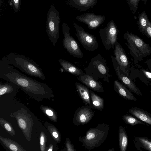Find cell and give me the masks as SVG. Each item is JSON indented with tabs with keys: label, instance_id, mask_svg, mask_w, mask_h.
I'll list each match as a JSON object with an SVG mask.
<instances>
[{
	"label": "cell",
	"instance_id": "cell-1",
	"mask_svg": "<svg viewBox=\"0 0 151 151\" xmlns=\"http://www.w3.org/2000/svg\"><path fill=\"white\" fill-rule=\"evenodd\" d=\"M0 78L15 84L37 101H41L54 97L52 89L47 84L27 76L10 65L1 61Z\"/></svg>",
	"mask_w": 151,
	"mask_h": 151
},
{
	"label": "cell",
	"instance_id": "cell-2",
	"mask_svg": "<svg viewBox=\"0 0 151 151\" xmlns=\"http://www.w3.org/2000/svg\"><path fill=\"white\" fill-rule=\"evenodd\" d=\"M0 61L12 65L30 76L43 80L46 79L38 64L24 55L12 52L3 57Z\"/></svg>",
	"mask_w": 151,
	"mask_h": 151
},
{
	"label": "cell",
	"instance_id": "cell-3",
	"mask_svg": "<svg viewBox=\"0 0 151 151\" xmlns=\"http://www.w3.org/2000/svg\"><path fill=\"white\" fill-rule=\"evenodd\" d=\"M109 126L104 123L90 128L86 135L78 138L85 149L88 150L100 146L105 140L109 130Z\"/></svg>",
	"mask_w": 151,
	"mask_h": 151
},
{
	"label": "cell",
	"instance_id": "cell-4",
	"mask_svg": "<svg viewBox=\"0 0 151 151\" xmlns=\"http://www.w3.org/2000/svg\"><path fill=\"white\" fill-rule=\"evenodd\" d=\"M124 37L127 43H125L134 60L137 61L142 60L143 58L151 54V48L143 40L137 36L127 32L124 35Z\"/></svg>",
	"mask_w": 151,
	"mask_h": 151
},
{
	"label": "cell",
	"instance_id": "cell-5",
	"mask_svg": "<svg viewBox=\"0 0 151 151\" xmlns=\"http://www.w3.org/2000/svg\"><path fill=\"white\" fill-rule=\"evenodd\" d=\"M84 70L86 74L97 81L100 78L109 83L110 78L112 77L106 60L100 53L91 59L88 66L84 68Z\"/></svg>",
	"mask_w": 151,
	"mask_h": 151
},
{
	"label": "cell",
	"instance_id": "cell-6",
	"mask_svg": "<svg viewBox=\"0 0 151 151\" xmlns=\"http://www.w3.org/2000/svg\"><path fill=\"white\" fill-rule=\"evenodd\" d=\"M60 22L59 14L53 5H51L47 13L46 32L50 41L54 46L59 36V27Z\"/></svg>",
	"mask_w": 151,
	"mask_h": 151
},
{
	"label": "cell",
	"instance_id": "cell-7",
	"mask_svg": "<svg viewBox=\"0 0 151 151\" xmlns=\"http://www.w3.org/2000/svg\"><path fill=\"white\" fill-rule=\"evenodd\" d=\"M10 116L16 119L19 128L22 131L26 139L30 141L34 125L31 114L26 110L22 108L11 113Z\"/></svg>",
	"mask_w": 151,
	"mask_h": 151
},
{
	"label": "cell",
	"instance_id": "cell-8",
	"mask_svg": "<svg viewBox=\"0 0 151 151\" xmlns=\"http://www.w3.org/2000/svg\"><path fill=\"white\" fill-rule=\"evenodd\" d=\"M119 32L113 20H111L105 27L100 29L99 35L102 42L106 50L109 51L111 49H114L117 42Z\"/></svg>",
	"mask_w": 151,
	"mask_h": 151
},
{
	"label": "cell",
	"instance_id": "cell-9",
	"mask_svg": "<svg viewBox=\"0 0 151 151\" xmlns=\"http://www.w3.org/2000/svg\"><path fill=\"white\" fill-rule=\"evenodd\" d=\"M62 28L64 38L63 44L64 48L71 55L78 58H82L83 54L77 42L70 34L69 28L67 23L63 22Z\"/></svg>",
	"mask_w": 151,
	"mask_h": 151
},
{
	"label": "cell",
	"instance_id": "cell-10",
	"mask_svg": "<svg viewBox=\"0 0 151 151\" xmlns=\"http://www.w3.org/2000/svg\"><path fill=\"white\" fill-rule=\"evenodd\" d=\"M74 27L76 31L75 35L85 49L93 51L98 48V43L95 36L85 32L81 26L78 24H75Z\"/></svg>",
	"mask_w": 151,
	"mask_h": 151
},
{
	"label": "cell",
	"instance_id": "cell-11",
	"mask_svg": "<svg viewBox=\"0 0 151 151\" xmlns=\"http://www.w3.org/2000/svg\"><path fill=\"white\" fill-rule=\"evenodd\" d=\"M111 57L113 65L118 78L124 85L132 92L137 95L141 96L142 94L139 89L132 80L127 76L121 70L119 65L116 60L114 57L111 55Z\"/></svg>",
	"mask_w": 151,
	"mask_h": 151
},
{
	"label": "cell",
	"instance_id": "cell-12",
	"mask_svg": "<svg viewBox=\"0 0 151 151\" xmlns=\"http://www.w3.org/2000/svg\"><path fill=\"white\" fill-rule=\"evenodd\" d=\"M89 105L78 108L75 111L73 122L75 125H83L88 124L94 115V112Z\"/></svg>",
	"mask_w": 151,
	"mask_h": 151
},
{
	"label": "cell",
	"instance_id": "cell-13",
	"mask_svg": "<svg viewBox=\"0 0 151 151\" xmlns=\"http://www.w3.org/2000/svg\"><path fill=\"white\" fill-rule=\"evenodd\" d=\"M113 52L114 55H115L114 57L121 70L127 76H128L129 62L124 49L117 42L115 45Z\"/></svg>",
	"mask_w": 151,
	"mask_h": 151
},
{
	"label": "cell",
	"instance_id": "cell-14",
	"mask_svg": "<svg viewBox=\"0 0 151 151\" xmlns=\"http://www.w3.org/2000/svg\"><path fill=\"white\" fill-rule=\"evenodd\" d=\"M76 19L86 24L88 28L95 29L98 27L104 22L105 17L93 13H86L78 16Z\"/></svg>",
	"mask_w": 151,
	"mask_h": 151
},
{
	"label": "cell",
	"instance_id": "cell-15",
	"mask_svg": "<svg viewBox=\"0 0 151 151\" xmlns=\"http://www.w3.org/2000/svg\"><path fill=\"white\" fill-rule=\"evenodd\" d=\"M77 79L91 90L98 92H104L103 87L101 82L97 81L90 75L83 73L77 77Z\"/></svg>",
	"mask_w": 151,
	"mask_h": 151
},
{
	"label": "cell",
	"instance_id": "cell-16",
	"mask_svg": "<svg viewBox=\"0 0 151 151\" xmlns=\"http://www.w3.org/2000/svg\"><path fill=\"white\" fill-rule=\"evenodd\" d=\"M98 2V0H67L66 3L69 6L81 12L92 8Z\"/></svg>",
	"mask_w": 151,
	"mask_h": 151
},
{
	"label": "cell",
	"instance_id": "cell-17",
	"mask_svg": "<svg viewBox=\"0 0 151 151\" xmlns=\"http://www.w3.org/2000/svg\"><path fill=\"white\" fill-rule=\"evenodd\" d=\"M113 84L115 91L121 97L129 101H137L132 92L118 80H114Z\"/></svg>",
	"mask_w": 151,
	"mask_h": 151
},
{
	"label": "cell",
	"instance_id": "cell-18",
	"mask_svg": "<svg viewBox=\"0 0 151 151\" xmlns=\"http://www.w3.org/2000/svg\"><path fill=\"white\" fill-rule=\"evenodd\" d=\"M129 112L145 123L151 125V114L144 109L134 107L129 109Z\"/></svg>",
	"mask_w": 151,
	"mask_h": 151
},
{
	"label": "cell",
	"instance_id": "cell-19",
	"mask_svg": "<svg viewBox=\"0 0 151 151\" xmlns=\"http://www.w3.org/2000/svg\"><path fill=\"white\" fill-rule=\"evenodd\" d=\"M59 62L63 70L67 72L70 73L77 77L80 76L83 73L81 69L68 61L60 59Z\"/></svg>",
	"mask_w": 151,
	"mask_h": 151
},
{
	"label": "cell",
	"instance_id": "cell-20",
	"mask_svg": "<svg viewBox=\"0 0 151 151\" xmlns=\"http://www.w3.org/2000/svg\"><path fill=\"white\" fill-rule=\"evenodd\" d=\"M75 86L76 91L83 101L93 108L91 103L89 90L88 88L77 82H76Z\"/></svg>",
	"mask_w": 151,
	"mask_h": 151
},
{
	"label": "cell",
	"instance_id": "cell-21",
	"mask_svg": "<svg viewBox=\"0 0 151 151\" xmlns=\"http://www.w3.org/2000/svg\"><path fill=\"white\" fill-rule=\"evenodd\" d=\"M133 142L134 146L140 150L141 148L151 151V140L145 137H134Z\"/></svg>",
	"mask_w": 151,
	"mask_h": 151
},
{
	"label": "cell",
	"instance_id": "cell-22",
	"mask_svg": "<svg viewBox=\"0 0 151 151\" xmlns=\"http://www.w3.org/2000/svg\"><path fill=\"white\" fill-rule=\"evenodd\" d=\"M0 140L3 144L9 150L25 151V150L18 143L10 139L0 136Z\"/></svg>",
	"mask_w": 151,
	"mask_h": 151
},
{
	"label": "cell",
	"instance_id": "cell-23",
	"mask_svg": "<svg viewBox=\"0 0 151 151\" xmlns=\"http://www.w3.org/2000/svg\"><path fill=\"white\" fill-rule=\"evenodd\" d=\"M91 104L93 108L101 111L104 107L103 99L91 90H89Z\"/></svg>",
	"mask_w": 151,
	"mask_h": 151
},
{
	"label": "cell",
	"instance_id": "cell-24",
	"mask_svg": "<svg viewBox=\"0 0 151 151\" xmlns=\"http://www.w3.org/2000/svg\"><path fill=\"white\" fill-rule=\"evenodd\" d=\"M119 145L121 151H125L128 144V138L126 131L124 127H119L118 132Z\"/></svg>",
	"mask_w": 151,
	"mask_h": 151
},
{
	"label": "cell",
	"instance_id": "cell-25",
	"mask_svg": "<svg viewBox=\"0 0 151 151\" xmlns=\"http://www.w3.org/2000/svg\"><path fill=\"white\" fill-rule=\"evenodd\" d=\"M149 21L145 11L140 13H139L137 24L140 31L143 34Z\"/></svg>",
	"mask_w": 151,
	"mask_h": 151
},
{
	"label": "cell",
	"instance_id": "cell-26",
	"mask_svg": "<svg viewBox=\"0 0 151 151\" xmlns=\"http://www.w3.org/2000/svg\"><path fill=\"white\" fill-rule=\"evenodd\" d=\"M45 125L53 139L57 143H59L61 141V136L58 129L53 125L48 122L45 123Z\"/></svg>",
	"mask_w": 151,
	"mask_h": 151
},
{
	"label": "cell",
	"instance_id": "cell-27",
	"mask_svg": "<svg viewBox=\"0 0 151 151\" xmlns=\"http://www.w3.org/2000/svg\"><path fill=\"white\" fill-rule=\"evenodd\" d=\"M40 109L44 114L51 121L55 122L58 121V115L56 111L53 108L48 106L41 105Z\"/></svg>",
	"mask_w": 151,
	"mask_h": 151
},
{
	"label": "cell",
	"instance_id": "cell-28",
	"mask_svg": "<svg viewBox=\"0 0 151 151\" xmlns=\"http://www.w3.org/2000/svg\"><path fill=\"white\" fill-rule=\"evenodd\" d=\"M17 87L13 83L7 81L5 83L0 82V96L12 92L15 88Z\"/></svg>",
	"mask_w": 151,
	"mask_h": 151
},
{
	"label": "cell",
	"instance_id": "cell-29",
	"mask_svg": "<svg viewBox=\"0 0 151 151\" xmlns=\"http://www.w3.org/2000/svg\"><path fill=\"white\" fill-rule=\"evenodd\" d=\"M122 119L127 124L134 126L138 124H145V122L135 117L133 115L126 114L122 116Z\"/></svg>",
	"mask_w": 151,
	"mask_h": 151
},
{
	"label": "cell",
	"instance_id": "cell-30",
	"mask_svg": "<svg viewBox=\"0 0 151 151\" xmlns=\"http://www.w3.org/2000/svg\"><path fill=\"white\" fill-rule=\"evenodd\" d=\"M0 124L2 128L11 136H14L16 134L15 132L12 125L3 118H0Z\"/></svg>",
	"mask_w": 151,
	"mask_h": 151
},
{
	"label": "cell",
	"instance_id": "cell-31",
	"mask_svg": "<svg viewBox=\"0 0 151 151\" xmlns=\"http://www.w3.org/2000/svg\"><path fill=\"white\" fill-rule=\"evenodd\" d=\"M148 0H126L127 3L132 14H134L137 10L139 2L140 1L146 4Z\"/></svg>",
	"mask_w": 151,
	"mask_h": 151
},
{
	"label": "cell",
	"instance_id": "cell-32",
	"mask_svg": "<svg viewBox=\"0 0 151 151\" xmlns=\"http://www.w3.org/2000/svg\"><path fill=\"white\" fill-rule=\"evenodd\" d=\"M40 147L41 151H45L46 149L47 137L43 132H41L40 135Z\"/></svg>",
	"mask_w": 151,
	"mask_h": 151
},
{
	"label": "cell",
	"instance_id": "cell-33",
	"mask_svg": "<svg viewBox=\"0 0 151 151\" xmlns=\"http://www.w3.org/2000/svg\"><path fill=\"white\" fill-rule=\"evenodd\" d=\"M9 5L12 6L15 13L19 11L21 5V0H10L9 1Z\"/></svg>",
	"mask_w": 151,
	"mask_h": 151
},
{
	"label": "cell",
	"instance_id": "cell-34",
	"mask_svg": "<svg viewBox=\"0 0 151 151\" xmlns=\"http://www.w3.org/2000/svg\"><path fill=\"white\" fill-rule=\"evenodd\" d=\"M65 146L68 151H76L74 147L71 143L70 139L67 137L65 140Z\"/></svg>",
	"mask_w": 151,
	"mask_h": 151
},
{
	"label": "cell",
	"instance_id": "cell-35",
	"mask_svg": "<svg viewBox=\"0 0 151 151\" xmlns=\"http://www.w3.org/2000/svg\"><path fill=\"white\" fill-rule=\"evenodd\" d=\"M143 34L151 39V22L149 21Z\"/></svg>",
	"mask_w": 151,
	"mask_h": 151
},
{
	"label": "cell",
	"instance_id": "cell-36",
	"mask_svg": "<svg viewBox=\"0 0 151 151\" xmlns=\"http://www.w3.org/2000/svg\"><path fill=\"white\" fill-rule=\"evenodd\" d=\"M145 75L148 79H151V72L146 71L145 70H142Z\"/></svg>",
	"mask_w": 151,
	"mask_h": 151
},
{
	"label": "cell",
	"instance_id": "cell-37",
	"mask_svg": "<svg viewBox=\"0 0 151 151\" xmlns=\"http://www.w3.org/2000/svg\"><path fill=\"white\" fill-rule=\"evenodd\" d=\"M53 145L51 144L47 148V149L46 150L47 151H53Z\"/></svg>",
	"mask_w": 151,
	"mask_h": 151
},
{
	"label": "cell",
	"instance_id": "cell-38",
	"mask_svg": "<svg viewBox=\"0 0 151 151\" xmlns=\"http://www.w3.org/2000/svg\"><path fill=\"white\" fill-rule=\"evenodd\" d=\"M114 150L113 148L110 149L108 151H114Z\"/></svg>",
	"mask_w": 151,
	"mask_h": 151
},
{
	"label": "cell",
	"instance_id": "cell-39",
	"mask_svg": "<svg viewBox=\"0 0 151 151\" xmlns=\"http://www.w3.org/2000/svg\"><path fill=\"white\" fill-rule=\"evenodd\" d=\"M3 1V0H0V6H1V5L2 4V3Z\"/></svg>",
	"mask_w": 151,
	"mask_h": 151
},
{
	"label": "cell",
	"instance_id": "cell-40",
	"mask_svg": "<svg viewBox=\"0 0 151 151\" xmlns=\"http://www.w3.org/2000/svg\"><path fill=\"white\" fill-rule=\"evenodd\" d=\"M150 93H151V91H150Z\"/></svg>",
	"mask_w": 151,
	"mask_h": 151
}]
</instances>
